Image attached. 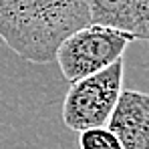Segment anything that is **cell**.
I'll return each mask as SVG.
<instances>
[{
    "label": "cell",
    "instance_id": "5b68a950",
    "mask_svg": "<svg viewBox=\"0 0 149 149\" xmlns=\"http://www.w3.org/2000/svg\"><path fill=\"white\" fill-rule=\"evenodd\" d=\"M89 22L149 40V0H87Z\"/></svg>",
    "mask_w": 149,
    "mask_h": 149
},
{
    "label": "cell",
    "instance_id": "277c9868",
    "mask_svg": "<svg viewBox=\"0 0 149 149\" xmlns=\"http://www.w3.org/2000/svg\"><path fill=\"white\" fill-rule=\"evenodd\" d=\"M107 127L123 149H149V93L121 91Z\"/></svg>",
    "mask_w": 149,
    "mask_h": 149
},
{
    "label": "cell",
    "instance_id": "8992f818",
    "mask_svg": "<svg viewBox=\"0 0 149 149\" xmlns=\"http://www.w3.org/2000/svg\"><path fill=\"white\" fill-rule=\"evenodd\" d=\"M79 147L81 149H123L119 137L107 125L83 129L81 135H79Z\"/></svg>",
    "mask_w": 149,
    "mask_h": 149
},
{
    "label": "cell",
    "instance_id": "7a4b0ae2",
    "mask_svg": "<svg viewBox=\"0 0 149 149\" xmlns=\"http://www.w3.org/2000/svg\"><path fill=\"white\" fill-rule=\"evenodd\" d=\"M131 42L133 36L127 32L87 22L63 38L52 63H56L61 74L69 83H74L87 74L103 71L117 58H123Z\"/></svg>",
    "mask_w": 149,
    "mask_h": 149
},
{
    "label": "cell",
    "instance_id": "6da1fadb",
    "mask_svg": "<svg viewBox=\"0 0 149 149\" xmlns=\"http://www.w3.org/2000/svg\"><path fill=\"white\" fill-rule=\"evenodd\" d=\"M87 22V0H0V40L32 65L52 63L63 38Z\"/></svg>",
    "mask_w": 149,
    "mask_h": 149
},
{
    "label": "cell",
    "instance_id": "3957f363",
    "mask_svg": "<svg viewBox=\"0 0 149 149\" xmlns=\"http://www.w3.org/2000/svg\"><path fill=\"white\" fill-rule=\"evenodd\" d=\"M125 63L117 58L103 71L71 83L63 103V121L73 131L107 125L123 91Z\"/></svg>",
    "mask_w": 149,
    "mask_h": 149
}]
</instances>
